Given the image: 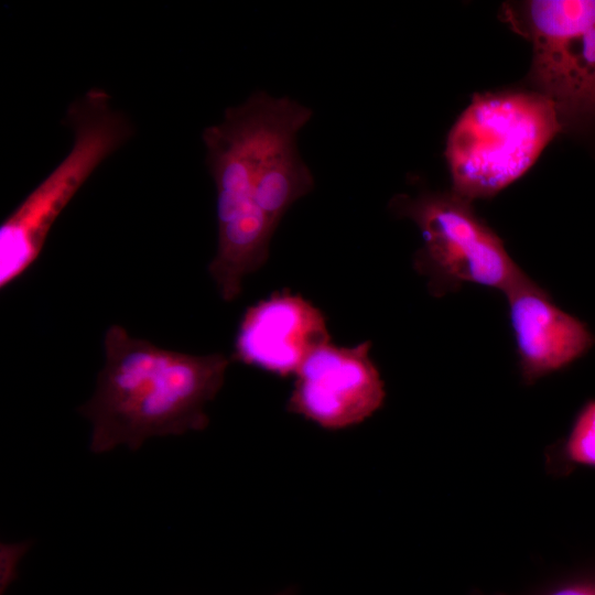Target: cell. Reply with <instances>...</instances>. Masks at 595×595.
Segmentation results:
<instances>
[{
    "label": "cell",
    "mask_w": 595,
    "mask_h": 595,
    "mask_svg": "<svg viewBox=\"0 0 595 595\" xmlns=\"http://www.w3.org/2000/svg\"><path fill=\"white\" fill-rule=\"evenodd\" d=\"M328 342L326 317L318 307L299 294L275 292L245 311L231 358L279 377L294 376Z\"/></svg>",
    "instance_id": "ba28073f"
},
{
    "label": "cell",
    "mask_w": 595,
    "mask_h": 595,
    "mask_svg": "<svg viewBox=\"0 0 595 595\" xmlns=\"http://www.w3.org/2000/svg\"><path fill=\"white\" fill-rule=\"evenodd\" d=\"M71 151L0 227V288L18 280L37 259L52 226L95 170L132 136L126 115L102 88H91L66 110Z\"/></svg>",
    "instance_id": "277c9868"
},
{
    "label": "cell",
    "mask_w": 595,
    "mask_h": 595,
    "mask_svg": "<svg viewBox=\"0 0 595 595\" xmlns=\"http://www.w3.org/2000/svg\"><path fill=\"white\" fill-rule=\"evenodd\" d=\"M370 349V340L351 347L328 342L316 348L294 375L288 411L329 431L369 419L386 399Z\"/></svg>",
    "instance_id": "52a82bcc"
},
{
    "label": "cell",
    "mask_w": 595,
    "mask_h": 595,
    "mask_svg": "<svg viewBox=\"0 0 595 595\" xmlns=\"http://www.w3.org/2000/svg\"><path fill=\"white\" fill-rule=\"evenodd\" d=\"M524 595H595V569L560 575Z\"/></svg>",
    "instance_id": "7c38bea8"
},
{
    "label": "cell",
    "mask_w": 595,
    "mask_h": 595,
    "mask_svg": "<svg viewBox=\"0 0 595 595\" xmlns=\"http://www.w3.org/2000/svg\"><path fill=\"white\" fill-rule=\"evenodd\" d=\"M300 131L290 129L281 133L260 165L256 201L274 231L290 207L315 186L314 176L298 150Z\"/></svg>",
    "instance_id": "30bf717a"
},
{
    "label": "cell",
    "mask_w": 595,
    "mask_h": 595,
    "mask_svg": "<svg viewBox=\"0 0 595 595\" xmlns=\"http://www.w3.org/2000/svg\"><path fill=\"white\" fill-rule=\"evenodd\" d=\"M272 595H296V592L294 588H285L283 591L277 592Z\"/></svg>",
    "instance_id": "5bb4252c"
},
{
    "label": "cell",
    "mask_w": 595,
    "mask_h": 595,
    "mask_svg": "<svg viewBox=\"0 0 595 595\" xmlns=\"http://www.w3.org/2000/svg\"><path fill=\"white\" fill-rule=\"evenodd\" d=\"M563 128L555 105L539 91L475 95L447 136L452 192L469 203L493 197L520 178Z\"/></svg>",
    "instance_id": "3957f363"
},
{
    "label": "cell",
    "mask_w": 595,
    "mask_h": 595,
    "mask_svg": "<svg viewBox=\"0 0 595 595\" xmlns=\"http://www.w3.org/2000/svg\"><path fill=\"white\" fill-rule=\"evenodd\" d=\"M312 116L311 108L290 97L258 90L203 131L217 216V248L208 273L226 302L240 295L245 278L269 258L274 230L256 201L263 156L281 133L303 129Z\"/></svg>",
    "instance_id": "7a4b0ae2"
},
{
    "label": "cell",
    "mask_w": 595,
    "mask_h": 595,
    "mask_svg": "<svg viewBox=\"0 0 595 595\" xmlns=\"http://www.w3.org/2000/svg\"><path fill=\"white\" fill-rule=\"evenodd\" d=\"M545 464L555 475L572 466L595 467V399L581 408L565 440L548 450Z\"/></svg>",
    "instance_id": "8fae6325"
},
{
    "label": "cell",
    "mask_w": 595,
    "mask_h": 595,
    "mask_svg": "<svg viewBox=\"0 0 595 595\" xmlns=\"http://www.w3.org/2000/svg\"><path fill=\"white\" fill-rule=\"evenodd\" d=\"M30 547V542L1 543V594L14 581L17 566Z\"/></svg>",
    "instance_id": "4fadbf2b"
},
{
    "label": "cell",
    "mask_w": 595,
    "mask_h": 595,
    "mask_svg": "<svg viewBox=\"0 0 595 595\" xmlns=\"http://www.w3.org/2000/svg\"><path fill=\"white\" fill-rule=\"evenodd\" d=\"M396 216L411 219L423 245L413 267L429 291L442 296L464 283L506 292L526 273L508 255L499 236L479 217L472 203L448 193L399 194L389 204Z\"/></svg>",
    "instance_id": "5b68a950"
},
{
    "label": "cell",
    "mask_w": 595,
    "mask_h": 595,
    "mask_svg": "<svg viewBox=\"0 0 595 595\" xmlns=\"http://www.w3.org/2000/svg\"><path fill=\"white\" fill-rule=\"evenodd\" d=\"M532 44L530 78L563 127L595 122V0H529L502 8Z\"/></svg>",
    "instance_id": "8992f818"
},
{
    "label": "cell",
    "mask_w": 595,
    "mask_h": 595,
    "mask_svg": "<svg viewBox=\"0 0 595 595\" xmlns=\"http://www.w3.org/2000/svg\"><path fill=\"white\" fill-rule=\"evenodd\" d=\"M104 350L94 393L77 409L91 424L93 453L137 451L151 437L208 426L206 407L223 388L230 358L162 348L117 324L106 331Z\"/></svg>",
    "instance_id": "6da1fadb"
},
{
    "label": "cell",
    "mask_w": 595,
    "mask_h": 595,
    "mask_svg": "<svg viewBox=\"0 0 595 595\" xmlns=\"http://www.w3.org/2000/svg\"><path fill=\"white\" fill-rule=\"evenodd\" d=\"M505 295L520 376L526 385L569 367L595 344L587 325L561 310L527 274Z\"/></svg>",
    "instance_id": "9c48e42d"
}]
</instances>
